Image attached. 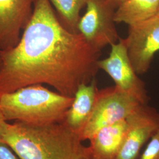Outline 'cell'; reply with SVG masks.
Listing matches in <instances>:
<instances>
[{
    "instance_id": "cell-3",
    "label": "cell",
    "mask_w": 159,
    "mask_h": 159,
    "mask_svg": "<svg viewBox=\"0 0 159 159\" xmlns=\"http://www.w3.org/2000/svg\"><path fill=\"white\" fill-rule=\"evenodd\" d=\"M74 97L33 84L0 94V110L7 121L34 125L63 122Z\"/></svg>"
},
{
    "instance_id": "cell-15",
    "label": "cell",
    "mask_w": 159,
    "mask_h": 159,
    "mask_svg": "<svg viewBox=\"0 0 159 159\" xmlns=\"http://www.w3.org/2000/svg\"><path fill=\"white\" fill-rule=\"evenodd\" d=\"M0 159H21L12 148L2 141L0 142Z\"/></svg>"
},
{
    "instance_id": "cell-7",
    "label": "cell",
    "mask_w": 159,
    "mask_h": 159,
    "mask_svg": "<svg viewBox=\"0 0 159 159\" xmlns=\"http://www.w3.org/2000/svg\"><path fill=\"white\" fill-rule=\"evenodd\" d=\"M131 63L137 75L146 73L159 51V17L129 26L125 39Z\"/></svg>"
},
{
    "instance_id": "cell-5",
    "label": "cell",
    "mask_w": 159,
    "mask_h": 159,
    "mask_svg": "<svg viewBox=\"0 0 159 159\" xmlns=\"http://www.w3.org/2000/svg\"><path fill=\"white\" fill-rule=\"evenodd\" d=\"M86 7L79 24L80 33L100 51L116 43L120 39L114 20L117 8L110 0H87Z\"/></svg>"
},
{
    "instance_id": "cell-20",
    "label": "cell",
    "mask_w": 159,
    "mask_h": 159,
    "mask_svg": "<svg viewBox=\"0 0 159 159\" xmlns=\"http://www.w3.org/2000/svg\"><path fill=\"white\" fill-rule=\"evenodd\" d=\"M158 17H159V12H158V14H157V15Z\"/></svg>"
},
{
    "instance_id": "cell-12",
    "label": "cell",
    "mask_w": 159,
    "mask_h": 159,
    "mask_svg": "<svg viewBox=\"0 0 159 159\" xmlns=\"http://www.w3.org/2000/svg\"><path fill=\"white\" fill-rule=\"evenodd\" d=\"M159 12V0H126L116 10L114 20L130 26L148 20Z\"/></svg>"
},
{
    "instance_id": "cell-19",
    "label": "cell",
    "mask_w": 159,
    "mask_h": 159,
    "mask_svg": "<svg viewBox=\"0 0 159 159\" xmlns=\"http://www.w3.org/2000/svg\"><path fill=\"white\" fill-rule=\"evenodd\" d=\"M1 66H2V58H1V53H0V70H1Z\"/></svg>"
},
{
    "instance_id": "cell-9",
    "label": "cell",
    "mask_w": 159,
    "mask_h": 159,
    "mask_svg": "<svg viewBox=\"0 0 159 159\" xmlns=\"http://www.w3.org/2000/svg\"><path fill=\"white\" fill-rule=\"evenodd\" d=\"M34 0H0V51L18 44L33 13Z\"/></svg>"
},
{
    "instance_id": "cell-1",
    "label": "cell",
    "mask_w": 159,
    "mask_h": 159,
    "mask_svg": "<svg viewBox=\"0 0 159 159\" xmlns=\"http://www.w3.org/2000/svg\"><path fill=\"white\" fill-rule=\"evenodd\" d=\"M0 53V94L46 84L71 97L80 85L95 79L101 56L81 34L63 25L50 0H34L18 44Z\"/></svg>"
},
{
    "instance_id": "cell-4",
    "label": "cell",
    "mask_w": 159,
    "mask_h": 159,
    "mask_svg": "<svg viewBox=\"0 0 159 159\" xmlns=\"http://www.w3.org/2000/svg\"><path fill=\"white\" fill-rule=\"evenodd\" d=\"M140 104L115 86L100 90L91 117L81 133V140H89L104 127L126 119Z\"/></svg>"
},
{
    "instance_id": "cell-10",
    "label": "cell",
    "mask_w": 159,
    "mask_h": 159,
    "mask_svg": "<svg viewBox=\"0 0 159 159\" xmlns=\"http://www.w3.org/2000/svg\"><path fill=\"white\" fill-rule=\"evenodd\" d=\"M98 93L95 79L89 84H81L66 114L63 123L80 137L93 111Z\"/></svg>"
},
{
    "instance_id": "cell-17",
    "label": "cell",
    "mask_w": 159,
    "mask_h": 159,
    "mask_svg": "<svg viewBox=\"0 0 159 159\" xmlns=\"http://www.w3.org/2000/svg\"><path fill=\"white\" fill-rule=\"evenodd\" d=\"M114 6L117 8L119 6H120L121 4H123L126 0H110Z\"/></svg>"
},
{
    "instance_id": "cell-14",
    "label": "cell",
    "mask_w": 159,
    "mask_h": 159,
    "mask_svg": "<svg viewBox=\"0 0 159 159\" xmlns=\"http://www.w3.org/2000/svg\"><path fill=\"white\" fill-rule=\"evenodd\" d=\"M139 159H159V130L148 141Z\"/></svg>"
},
{
    "instance_id": "cell-16",
    "label": "cell",
    "mask_w": 159,
    "mask_h": 159,
    "mask_svg": "<svg viewBox=\"0 0 159 159\" xmlns=\"http://www.w3.org/2000/svg\"><path fill=\"white\" fill-rule=\"evenodd\" d=\"M8 123V122L6 121L1 111L0 110V142L2 141V139L5 133Z\"/></svg>"
},
{
    "instance_id": "cell-13",
    "label": "cell",
    "mask_w": 159,
    "mask_h": 159,
    "mask_svg": "<svg viewBox=\"0 0 159 159\" xmlns=\"http://www.w3.org/2000/svg\"><path fill=\"white\" fill-rule=\"evenodd\" d=\"M56 9L58 18L63 25L74 33H80V12L86 6L87 0H50Z\"/></svg>"
},
{
    "instance_id": "cell-18",
    "label": "cell",
    "mask_w": 159,
    "mask_h": 159,
    "mask_svg": "<svg viewBox=\"0 0 159 159\" xmlns=\"http://www.w3.org/2000/svg\"><path fill=\"white\" fill-rule=\"evenodd\" d=\"M84 159H96L95 158H94L93 157H92L91 155H90V154L89 153V154H88V155L85 157V158Z\"/></svg>"
},
{
    "instance_id": "cell-2",
    "label": "cell",
    "mask_w": 159,
    "mask_h": 159,
    "mask_svg": "<svg viewBox=\"0 0 159 159\" xmlns=\"http://www.w3.org/2000/svg\"><path fill=\"white\" fill-rule=\"evenodd\" d=\"M2 141L21 159H84L88 147L63 122L34 125L8 123Z\"/></svg>"
},
{
    "instance_id": "cell-8",
    "label": "cell",
    "mask_w": 159,
    "mask_h": 159,
    "mask_svg": "<svg viewBox=\"0 0 159 159\" xmlns=\"http://www.w3.org/2000/svg\"><path fill=\"white\" fill-rule=\"evenodd\" d=\"M126 121L125 139L116 159H137L143 146L159 130V111L140 104Z\"/></svg>"
},
{
    "instance_id": "cell-11",
    "label": "cell",
    "mask_w": 159,
    "mask_h": 159,
    "mask_svg": "<svg viewBox=\"0 0 159 159\" xmlns=\"http://www.w3.org/2000/svg\"><path fill=\"white\" fill-rule=\"evenodd\" d=\"M126 119L98 131L89 140V153L96 159H116L127 132Z\"/></svg>"
},
{
    "instance_id": "cell-6",
    "label": "cell",
    "mask_w": 159,
    "mask_h": 159,
    "mask_svg": "<svg viewBox=\"0 0 159 159\" xmlns=\"http://www.w3.org/2000/svg\"><path fill=\"white\" fill-rule=\"evenodd\" d=\"M111 46L109 56L98 60V68L111 77L120 91L133 97L142 104H148L150 97L145 84L138 77L131 64L125 39H120L119 43Z\"/></svg>"
}]
</instances>
